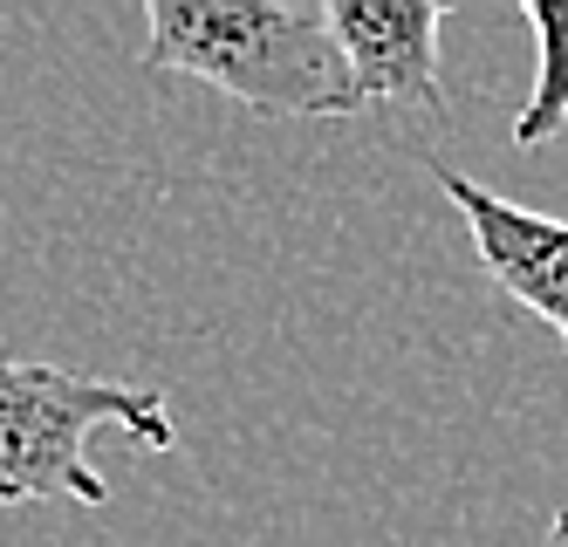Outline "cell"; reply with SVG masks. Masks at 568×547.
Instances as JSON below:
<instances>
[{
	"label": "cell",
	"instance_id": "obj_5",
	"mask_svg": "<svg viewBox=\"0 0 568 547\" xmlns=\"http://www.w3.org/2000/svg\"><path fill=\"white\" fill-rule=\"evenodd\" d=\"M527 28L541 34V75H535V90H527L520 117H514V144L535 151L568 123V0H535Z\"/></svg>",
	"mask_w": 568,
	"mask_h": 547
},
{
	"label": "cell",
	"instance_id": "obj_1",
	"mask_svg": "<svg viewBox=\"0 0 568 547\" xmlns=\"http://www.w3.org/2000/svg\"><path fill=\"white\" fill-rule=\"evenodd\" d=\"M151 75H192L261 117H356L363 97L336 49L329 8L308 0H151Z\"/></svg>",
	"mask_w": 568,
	"mask_h": 547
},
{
	"label": "cell",
	"instance_id": "obj_2",
	"mask_svg": "<svg viewBox=\"0 0 568 547\" xmlns=\"http://www.w3.org/2000/svg\"><path fill=\"white\" fill-rule=\"evenodd\" d=\"M97 432H124L144 452H172L179 417L144 384L55 363H0V507H28V499L103 507L110 479L90 458Z\"/></svg>",
	"mask_w": 568,
	"mask_h": 547
},
{
	"label": "cell",
	"instance_id": "obj_3",
	"mask_svg": "<svg viewBox=\"0 0 568 547\" xmlns=\"http://www.w3.org/2000/svg\"><path fill=\"white\" fill-rule=\"evenodd\" d=\"M438 192L459 205V220L479 246L486 274L507 302H520L527 315H541L561 350H568V220H548V213H520L514 199L473 185L459 164H432Z\"/></svg>",
	"mask_w": 568,
	"mask_h": 547
},
{
	"label": "cell",
	"instance_id": "obj_4",
	"mask_svg": "<svg viewBox=\"0 0 568 547\" xmlns=\"http://www.w3.org/2000/svg\"><path fill=\"white\" fill-rule=\"evenodd\" d=\"M329 28L363 110L371 103L445 110V82H438L445 0H329Z\"/></svg>",
	"mask_w": 568,
	"mask_h": 547
},
{
	"label": "cell",
	"instance_id": "obj_6",
	"mask_svg": "<svg viewBox=\"0 0 568 547\" xmlns=\"http://www.w3.org/2000/svg\"><path fill=\"white\" fill-rule=\"evenodd\" d=\"M548 547H568V507L555 514V527H548Z\"/></svg>",
	"mask_w": 568,
	"mask_h": 547
}]
</instances>
